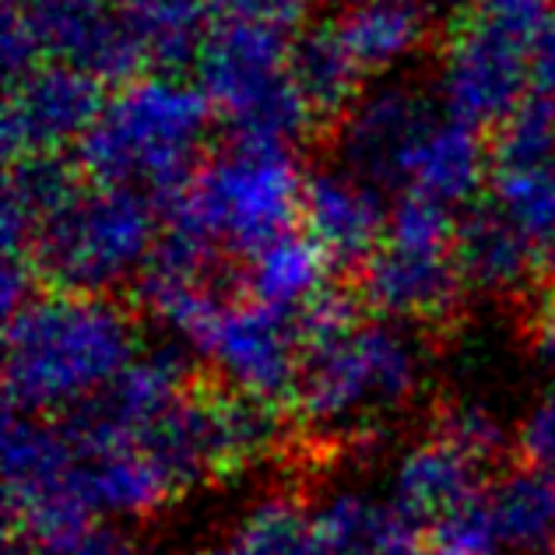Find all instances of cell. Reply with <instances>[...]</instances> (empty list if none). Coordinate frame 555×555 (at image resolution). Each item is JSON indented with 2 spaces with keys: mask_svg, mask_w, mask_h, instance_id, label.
Segmentation results:
<instances>
[{
  "mask_svg": "<svg viewBox=\"0 0 555 555\" xmlns=\"http://www.w3.org/2000/svg\"><path fill=\"white\" fill-rule=\"evenodd\" d=\"M141 356L138 324L92 292H33L8 313L4 390L11 412L56 418L99 401Z\"/></svg>",
  "mask_w": 555,
  "mask_h": 555,
  "instance_id": "cell-1",
  "label": "cell"
},
{
  "mask_svg": "<svg viewBox=\"0 0 555 555\" xmlns=\"http://www.w3.org/2000/svg\"><path fill=\"white\" fill-rule=\"evenodd\" d=\"M302 366L292 404L324 440H352L398 415L422 387V348L390 317H356L327 296L302 320Z\"/></svg>",
  "mask_w": 555,
  "mask_h": 555,
  "instance_id": "cell-2",
  "label": "cell"
},
{
  "mask_svg": "<svg viewBox=\"0 0 555 555\" xmlns=\"http://www.w3.org/2000/svg\"><path fill=\"white\" fill-rule=\"evenodd\" d=\"M338 155L379 190L450 211L478 197L492 166L478 127L408 81H384L352 102L338 127Z\"/></svg>",
  "mask_w": 555,
  "mask_h": 555,
  "instance_id": "cell-3",
  "label": "cell"
},
{
  "mask_svg": "<svg viewBox=\"0 0 555 555\" xmlns=\"http://www.w3.org/2000/svg\"><path fill=\"white\" fill-rule=\"evenodd\" d=\"M211 116L197 81L169 70L134 75L102 99L92 130L78 144L81 166L95 183L177 197L201 166Z\"/></svg>",
  "mask_w": 555,
  "mask_h": 555,
  "instance_id": "cell-4",
  "label": "cell"
},
{
  "mask_svg": "<svg viewBox=\"0 0 555 555\" xmlns=\"http://www.w3.org/2000/svg\"><path fill=\"white\" fill-rule=\"evenodd\" d=\"M306 177L288 144L232 138L229 149L204 158L172 197V232L204 250L250 257L299 218Z\"/></svg>",
  "mask_w": 555,
  "mask_h": 555,
  "instance_id": "cell-5",
  "label": "cell"
},
{
  "mask_svg": "<svg viewBox=\"0 0 555 555\" xmlns=\"http://www.w3.org/2000/svg\"><path fill=\"white\" fill-rule=\"evenodd\" d=\"M296 22L218 18L197 53V85L232 138L292 144L317 120L292 78Z\"/></svg>",
  "mask_w": 555,
  "mask_h": 555,
  "instance_id": "cell-6",
  "label": "cell"
},
{
  "mask_svg": "<svg viewBox=\"0 0 555 555\" xmlns=\"http://www.w3.org/2000/svg\"><path fill=\"white\" fill-rule=\"evenodd\" d=\"M163 243L149 194L116 183H89L70 194L33 240V264L53 288L109 296L141 282Z\"/></svg>",
  "mask_w": 555,
  "mask_h": 555,
  "instance_id": "cell-7",
  "label": "cell"
},
{
  "mask_svg": "<svg viewBox=\"0 0 555 555\" xmlns=\"http://www.w3.org/2000/svg\"><path fill=\"white\" fill-rule=\"evenodd\" d=\"M552 0H475L450 28L436 99L472 127H503L531 99V64Z\"/></svg>",
  "mask_w": 555,
  "mask_h": 555,
  "instance_id": "cell-8",
  "label": "cell"
},
{
  "mask_svg": "<svg viewBox=\"0 0 555 555\" xmlns=\"http://www.w3.org/2000/svg\"><path fill=\"white\" fill-rule=\"evenodd\" d=\"M457 222L450 208L401 197L373 257L362 264V292L379 317L404 327L440 324L461 299Z\"/></svg>",
  "mask_w": 555,
  "mask_h": 555,
  "instance_id": "cell-9",
  "label": "cell"
},
{
  "mask_svg": "<svg viewBox=\"0 0 555 555\" xmlns=\"http://www.w3.org/2000/svg\"><path fill=\"white\" fill-rule=\"evenodd\" d=\"M4 503L11 528L28 548L53 555L99 528L81 489L78 443L67 422L8 415L4 429Z\"/></svg>",
  "mask_w": 555,
  "mask_h": 555,
  "instance_id": "cell-10",
  "label": "cell"
},
{
  "mask_svg": "<svg viewBox=\"0 0 555 555\" xmlns=\"http://www.w3.org/2000/svg\"><path fill=\"white\" fill-rule=\"evenodd\" d=\"M180 341L229 390L278 404L292 398L302 366V324L250 296H218L190 320Z\"/></svg>",
  "mask_w": 555,
  "mask_h": 555,
  "instance_id": "cell-11",
  "label": "cell"
},
{
  "mask_svg": "<svg viewBox=\"0 0 555 555\" xmlns=\"http://www.w3.org/2000/svg\"><path fill=\"white\" fill-rule=\"evenodd\" d=\"M99 109L102 95L92 75L39 61L8 81L4 149L11 158H56L85 141Z\"/></svg>",
  "mask_w": 555,
  "mask_h": 555,
  "instance_id": "cell-12",
  "label": "cell"
},
{
  "mask_svg": "<svg viewBox=\"0 0 555 555\" xmlns=\"http://www.w3.org/2000/svg\"><path fill=\"white\" fill-rule=\"evenodd\" d=\"M492 208L538 246L555 243V106L528 99L500 127L489 166Z\"/></svg>",
  "mask_w": 555,
  "mask_h": 555,
  "instance_id": "cell-13",
  "label": "cell"
},
{
  "mask_svg": "<svg viewBox=\"0 0 555 555\" xmlns=\"http://www.w3.org/2000/svg\"><path fill=\"white\" fill-rule=\"evenodd\" d=\"M39 61L78 67L95 81L141 75L144 56L124 28L113 0H11Z\"/></svg>",
  "mask_w": 555,
  "mask_h": 555,
  "instance_id": "cell-14",
  "label": "cell"
},
{
  "mask_svg": "<svg viewBox=\"0 0 555 555\" xmlns=\"http://www.w3.org/2000/svg\"><path fill=\"white\" fill-rule=\"evenodd\" d=\"M302 232L334 268H362L390 222L384 190L348 166H324L302 183Z\"/></svg>",
  "mask_w": 555,
  "mask_h": 555,
  "instance_id": "cell-15",
  "label": "cell"
},
{
  "mask_svg": "<svg viewBox=\"0 0 555 555\" xmlns=\"http://www.w3.org/2000/svg\"><path fill=\"white\" fill-rule=\"evenodd\" d=\"M481 461L464 454L447 436L433 433L429 440L408 447L398 457L390 478V500L398 503L404 517H412L418 528H440L461 509L481 500Z\"/></svg>",
  "mask_w": 555,
  "mask_h": 555,
  "instance_id": "cell-16",
  "label": "cell"
},
{
  "mask_svg": "<svg viewBox=\"0 0 555 555\" xmlns=\"http://www.w3.org/2000/svg\"><path fill=\"white\" fill-rule=\"evenodd\" d=\"M320 555H418V524L393 500L362 489H338L313 509Z\"/></svg>",
  "mask_w": 555,
  "mask_h": 555,
  "instance_id": "cell-17",
  "label": "cell"
},
{
  "mask_svg": "<svg viewBox=\"0 0 555 555\" xmlns=\"http://www.w3.org/2000/svg\"><path fill=\"white\" fill-rule=\"evenodd\" d=\"M500 555H555V472L524 461L481 492Z\"/></svg>",
  "mask_w": 555,
  "mask_h": 555,
  "instance_id": "cell-18",
  "label": "cell"
},
{
  "mask_svg": "<svg viewBox=\"0 0 555 555\" xmlns=\"http://www.w3.org/2000/svg\"><path fill=\"white\" fill-rule=\"evenodd\" d=\"M331 260L306 232H282L246 257L243 285L246 296L271 306V310L302 320L313 306L324 302Z\"/></svg>",
  "mask_w": 555,
  "mask_h": 555,
  "instance_id": "cell-19",
  "label": "cell"
},
{
  "mask_svg": "<svg viewBox=\"0 0 555 555\" xmlns=\"http://www.w3.org/2000/svg\"><path fill=\"white\" fill-rule=\"evenodd\" d=\"M457 264L464 285H475L489 296H514L534 278L538 243L500 208L486 204L457 222Z\"/></svg>",
  "mask_w": 555,
  "mask_h": 555,
  "instance_id": "cell-20",
  "label": "cell"
},
{
  "mask_svg": "<svg viewBox=\"0 0 555 555\" xmlns=\"http://www.w3.org/2000/svg\"><path fill=\"white\" fill-rule=\"evenodd\" d=\"M362 75H390L422 50L429 14L412 0H348L331 22Z\"/></svg>",
  "mask_w": 555,
  "mask_h": 555,
  "instance_id": "cell-21",
  "label": "cell"
},
{
  "mask_svg": "<svg viewBox=\"0 0 555 555\" xmlns=\"http://www.w3.org/2000/svg\"><path fill=\"white\" fill-rule=\"evenodd\" d=\"M292 78H296V89L313 120H334V116L341 120L352 109V102L362 95L359 81L366 75L352 61V53L345 50L334 25H320L296 39Z\"/></svg>",
  "mask_w": 555,
  "mask_h": 555,
  "instance_id": "cell-22",
  "label": "cell"
},
{
  "mask_svg": "<svg viewBox=\"0 0 555 555\" xmlns=\"http://www.w3.org/2000/svg\"><path fill=\"white\" fill-rule=\"evenodd\" d=\"M124 28L141 50L144 64L177 67L201 53L208 36V8L204 0H113Z\"/></svg>",
  "mask_w": 555,
  "mask_h": 555,
  "instance_id": "cell-23",
  "label": "cell"
},
{
  "mask_svg": "<svg viewBox=\"0 0 555 555\" xmlns=\"http://www.w3.org/2000/svg\"><path fill=\"white\" fill-rule=\"evenodd\" d=\"M190 555H320L313 514L292 495H264L243 509L222 542Z\"/></svg>",
  "mask_w": 555,
  "mask_h": 555,
  "instance_id": "cell-24",
  "label": "cell"
},
{
  "mask_svg": "<svg viewBox=\"0 0 555 555\" xmlns=\"http://www.w3.org/2000/svg\"><path fill=\"white\" fill-rule=\"evenodd\" d=\"M436 433L447 436L450 443H457L464 454H472L481 464H489L492 457H500L503 447H506V433L500 426V418H495L489 408H481L475 401L447 404Z\"/></svg>",
  "mask_w": 555,
  "mask_h": 555,
  "instance_id": "cell-25",
  "label": "cell"
},
{
  "mask_svg": "<svg viewBox=\"0 0 555 555\" xmlns=\"http://www.w3.org/2000/svg\"><path fill=\"white\" fill-rule=\"evenodd\" d=\"M517 443H520L524 461L552 467L555 472V387L531 408L528 418L520 422Z\"/></svg>",
  "mask_w": 555,
  "mask_h": 555,
  "instance_id": "cell-26",
  "label": "cell"
},
{
  "mask_svg": "<svg viewBox=\"0 0 555 555\" xmlns=\"http://www.w3.org/2000/svg\"><path fill=\"white\" fill-rule=\"evenodd\" d=\"M531 334H534L538 352H542L548 362H555V243L548 246L542 288H538V302H534V317H531Z\"/></svg>",
  "mask_w": 555,
  "mask_h": 555,
  "instance_id": "cell-27",
  "label": "cell"
},
{
  "mask_svg": "<svg viewBox=\"0 0 555 555\" xmlns=\"http://www.w3.org/2000/svg\"><path fill=\"white\" fill-rule=\"evenodd\" d=\"M531 99H542L555 106V8L538 36L534 64H531Z\"/></svg>",
  "mask_w": 555,
  "mask_h": 555,
  "instance_id": "cell-28",
  "label": "cell"
},
{
  "mask_svg": "<svg viewBox=\"0 0 555 555\" xmlns=\"http://www.w3.org/2000/svg\"><path fill=\"white\" fill-rule=\"evenodd\" d=\"M8 555H22V552L11 548ZM53 555H134V548H130L116 531L92 528V531H85L78 542L64 545L61 552H53Z\"/></svg>",
  "mask_w": 555,
  "mask_h": 555,
  "instance_id": "cell-29",
  "label": "cell"
},
{
  "mask_svg": "<svg viewBox=\"0 0 555 555\" xmlns=\"http://www.w3.org/2000/svg\"><path fill=\"white\" fill-rule=\"evenodd\" d=\"M415 8H422L433 18V14H443V11H461V8H472L475 0H412Z\"/></svg>",
  "mask_w": 555,
  "mask_h": 555,
  "instance_id": "cell-30",
  "label": "cell"
}]
</instances>
